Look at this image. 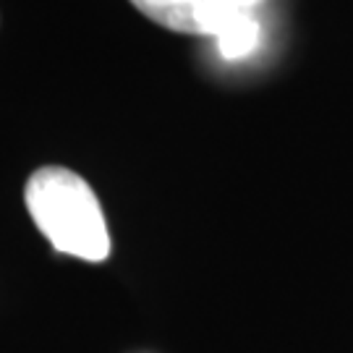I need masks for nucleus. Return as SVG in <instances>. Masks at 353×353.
<instances>
[{"label": "nucleus", "instance_id": "nucleus-1", "mask_svg": "<svg viewBox=\"0 0 353 353\" xmlns=\"http://www.w3.org/2000/svg\"><path fill=\"white\" fill-rule=\"evenodd\" d=\"M26 210L34 225L48 236L55 252L84 262H105L110 236L94 191L68 168H39L24 191Z\"/></svg>", "mask_w": 353, "mask_h": 353}, {"label": "nucleus", "instance_id": "nucleus-2", "mask_svg": "<svg viewBox=\"0 0 353 353\" xmlns=\"http://www.w3.org/2000/svg\"><path fill=\"white\" fill-rule=\"evenodd\" d=\"M147 19L181 34L217 37L230 21L236 8L233 0H131Z\"/></svg>", "mask_w": 353, "mask_h": 353}, {"label": "nucleus", "instance_id": "nucleus-3", "mask_svg": "<svg viewBox=\"0 0 353 353\" xmlns=\"http://www.w3.org/2000/svg\"><path fill=\"white\" fill-rule=\"evenodd\" d=\"M214 39H217V48L223 52V58H228V61L246 58L259 45V21L252 16V11H236Z\"/></svg>", "mask_w": 353, "mask_h": 353}, {"label": "nucleus", "instance_id": "nucleus-4", "mask_svg": "<svg viewBox=\"0 0 353 353\" xmlns=\"http://www.w3.org/2000/svg\"><path fill=\"white\" fill-rule=\"evenodd\" d=\"M233 3H236V8H241V11H252L259 0H233Z\"/></svg>", "mask_w": 353, "mask_h": 353}]
</instances>
